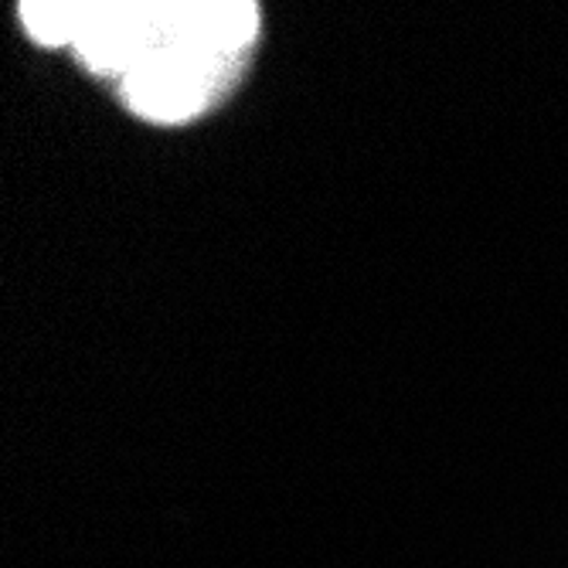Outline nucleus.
Here are the masks:
<instances>
[{
  "label": "nucleus",
  "mask_w": 568,
  "mask_h": 568,
  "mask_svg": "<svg viewBox=\"0 0 568 568\" xmlns=\"http://www.w3.org/2000/svg\"><path fill=\"white\" fill-rule=\"evenodd\" d=\"M44 44H69L85 69L120 85L143 120L181 123L235 82L260 31V8L235 0L191 4H21Z\"/></svg>",
  "instance_id": "nucleus-1"
}]
</instances>
